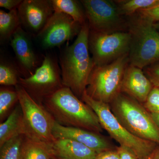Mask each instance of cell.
<instances>
[{"mask_svg": "<svg viewBox=\"0 0 159 159\" xmlns=\"http://www.w3.org/2000/svg\"></svg>", "mask_w": 159, "mask_h": 159, "instance_id": "cell-35", "label": "cell"}, {"mask_svg": "<svg viewBox=\"0 0 159 159\" xmlns=\"http://www.w3.org/2000/svg\"><path fill=\"white\" fill-rule=\"evenodd\" d=\"M54 11L62 12L70 16L81 25L87 22L82 5L74 0H51Z\"/></svg>", "mask_w": 159, "mask_h": 159, "instance_id": "cell-19", "label": "cell"}, {"mask_svg": "<svg viewBox=\"0 0 159 159\" xmlns=\"http://www.w3.org/2000/svg\"><path fill=\"white\" fill-rule=\"evenodd\" d=\"M153 87L142 69L129 64L123 77L121 93L144 104Z\"/></svg>", "mask_w": 159, "mask_h": 159, "instance_id": "cell-14", "label": "cell"}, {"mask_svg": "<svg viewBox=\"0 0 159 159\" xmlns=\"http://www.w3.org/2000/svg\"><path fill=\"white\" fill-rule=\"evenodd\" d=\"M141 17L152 23L159 21V6L152 9L142 10L137 13Z\"/></svg>", "mask_w": 159, "mask_h": 159, "instance_id": "cell-27", "label": "cell"}, {"mask_svg": "<svg viewBox=\"0 0 159 159\" xmlns=\"http://www.w3.org/2000/svg\"><path fill=\"white\" fill-rule=\"evenodd\" d=\"M128 54L108 64L94 66L86 89L89 97L110 104L121 93L123 77L129 64Z\"/></svg>", "mask_w": 159, "mask_h": 159, "instance_id": "cell-6", "label": "cell"}, {"mask_svg": "<svg viewBox=\"0 0 159 159\" xmlns=\"http://www.w3.org/2000/svg\"><path fill=\"white\" fill-rule=\"evenodd\" d=\"M17 10L21 26L36 36L54 12L51 0H24Z\"/></svg>", "mask_w": 159, "mask_h": 159, "instance_id": "cell-12", "label": "cell"}, {"mask_svg": "<svg viewBox=\"0 0 159 159\" xmlns=\"http://www.w3.org/2000/svg\"><path fill=\"white\" fill-rule=\"evenodd\" d=\"M144 159H159V145Z\"/></svg>", "mask_w": 159, "mask_h": 159, "instance_id": "cell-31", "label": "cell"}, {"mask_svg": "<svg viewBox=\"0 0 159 159\" xmlns=\"http://www.w3.org/2000/svg\"><path fill=\"white\" fill-rule=\"evenodd\" d=\"M110 104L113 113L130 133L159 145V128L141 103L121 93Z\"/></svg>", "mask_w": 159, "mask_h": 159, "instance_id": "cell-4", "label": "cell"}, {"mask_svg": "<svg viewBox=\"0 0 159 159\" xmlns=\"http://www.w3.org/2000/svg\"><path fill=\"white\" fill-rule=\"evenodd\" d=\"M42 104L61 125L98 134L102 131L95 112L69 88L63 86L47 97Z\"/></svg>", "mask_w": 159, "mask_h": 159, "instance_id": "cell-1", "label": "cell"}, {"mask_svg": "<svg viewBox=\"0 0 159 159\" xmlns=\"http://www.w3.org/2000/svg\"><path fill=\"white\" fill-rule=\"evenodd\" d=\"M116 148L119 152V159H139L134 152L128 148L121 146Z\"/></svg>", "mask_w": 159, "mask_h": 159, "instance_id": "cell-30", "label": "cell"}, {"mask_svg": "<svg viewBox=\"0 0 159 159\" xmlns=\"http://www.w3.org/2000/svg\"><path fill=\"white\" fill-rule=\"evenodd\" d=\"M152 119L159 128V112L150 113Z\"/></svg>", "mask_w": 159, "mask_h": 159, "instance_id": "cell-32", "label": "cell"}, {"mask_svg": "<svg viewBox=\"0 0 159 159\" xmlns=\"http://www.w3.org/2000/svg\"><path fill=\"white\" fill-rule=\"evenodd\" d=\"M144 104L149 113L159 112V88L153 87Z\"/></svg>", "mask_w": 159, "mask_h": 159, "instance_id": "cell-25", "label": "cell"}, {"mask_svg": "<svg viewBox=\"0 0 159 159\" xmlns=\"http://www.w3.org/2000/svg\"><path fill=\"white\" fill-rule=\"evenodd\" d=\"M54 156L64 159H95V151L77 141L69 139H56L53 144Z\"/></svg>", "mask_w": 159, "mask_h": 159, "instance_id": "cell-16", "label": "cell"}, {"mask_svg": "<svg viewBox=\"0 0 159 159\" xmlns=\"http://www.w3.org/2000/svg\"><path fill=\"white\" fill-rule=\"evenodd\" d=\"M11 45L20 65L31 76L36 67L37 60L29 35L21 26L12 35Z\"/></svg>", "mask_w": 159, "mask_h": 159, "instance_id": "cell-15", "label": "cell"}, {"mask_svg": "<svg viewBox=\"0 0 159 159\" xmlns=\"http://www.w3.org/2000/svg\"><path fill=\"white\" fill-rule=\"evenodd\" d=\"M23 1L22 0H0V7L11 11L18 9Z\"/></svg>", "mask_w": 159, "mask_h": 159, "instance_id": "cell-28", "label": "cell"}, {"mask_svg": "<svg viewBox=\"0 0 159 159\" xmlns=\"http://www.w3.org/2000/svg\"><path fill=\"white\" fill-rule=\"evenodd\" d=\"M23 135L12 138L0 147V159H19Z\"/></svg>", "mask_w": 159, "mask_h": 159, "instance_id": "cell-23", "label": "cell"}, {"mask_svg": "<svg viewBox=\"0 0 159 159\" xmlns=\"http://www.w3.org/2000/svg\"><path fill=\"white\" fill-rule=\"evenodd\" d=\"M85 11L91 31L102 33L124 31L127 22L123 19L114 1L82 0L80 1Z\"/></svg>", "mask_w": 159, "mask_h": 159, "instance_id": "cell-10", "label": "cell"}, {"mask_svg": "<svg viewBox=\"0 0 159 159\" xmlns=\"http://www.w3.org/2000/svg\"><path fill=\"white\" fill-rule=\"evenodd\" d=\"M122 16H132L139 11L159 6V0H118L114 1Z\"/></svg>", "mask_w": 159, "mask_h": 159, "instance_id": "cell-20", "label": "cell"}, {"mask_svg": "<svg viewBox=\"0 0 159 159\" xmlns=\"http://www.w3.org/2000/svg\"><path fill=\"white\" fill-rule=\"evenodd\" d=\"M88 23L83 25L74 43L68 46L60 58L63 85L81 99L95 64L90 56Z\"/></svg>", "mask_w": 159, "mask_h": 159, "instance_id": "cell-2", "label": "cell"}, {"mask_svg": "<svg viewBox=\"0 0 159 159\" xmlns=\"http://www.w3.org/2000/svg\"><path fill=\"white\" fill-rule=\"evenodd\" d=\"M19 102L16 90L6 87L0 89V120L1 122L8 116L13 106Z\"/></svg>", "mask_w": 159, "mask_h": 159, "instance_id": "cell-22", "label": "cell"}, {"mask_svg": "<svg viewBox=\"0 0 159 159\" xmlns=\"http://www.w3.org/2000/svg\"><path fill=\"white\" fill-rule=\"evenodd\" d=\"M130 42L128 31L102 33L89 30V49L95 66L108 64L129 54Z\"/></svg>", "mask_w": 159, "mask_h": 159, "instance_id": "cell-9", "label": "cell"}, {"mask_svg": "<svg viewBox=\"0 0 159 159\" xmlns=\"http://www.w3.org/2000/svg\"><path fill=\"white\" fill-rule=\"evenodd\" d=\"M51 159H64L63 158H61L59 157H57L56 156H53L52 157V158H51Z\"/></svg>", "mask_w": 159, "mask_h": 159, "instance_id": "cell-34", "label": "cell"}, {"mask_svg": "<svg viewBox=\"0 0 159 159\" xmlns=\"http://www.w3.org/2000/svg\"><path fill=\"white\" fill-rule=\"evenodd\" d=\"M22 112L24 135L29 139L53 145L55 138L52 133L54 118L43 104H39L19 84L15 86Z\"/></svg>", "mask_w": 159, "mask_h": 159, "instance_id": "cell-7", "label": "cell"}, {"mask_svg": "<svg viewBox=\"0 0 159 159\" xmlns=\"http://www.w3.org/2000/svg\"><path fill=\"white\" fill-rule=\"evenodd\" d=\"M18 84L41 104L47 97L64 86L57 61L49 55L44 57L41 66L31 76L19 77Z\"/></svg>", "mask_w": 159, "mask_h": 159, "instance_id": "cell-8", "label": "cell"}, {"mask_svg": "<svg viewBox=\"0 0 159 159\" xmlns=\"http://www.w3.org/2000/svg\"><path fill=\"white\" fill-rule=\"evenodd\" d=\"M80 99L95 112L102 129H105L120 146L128 148L139 159H145L159 145L130 133L115 116L109 104L93 99L87 94L86 91Z\"/></svg>", "mask_w": 159, "mask_h": 159, "instance_id": "cell-5", "label": "cell"}, {"mask_svg": "<svg viewBox=\"0 0 159 159\" xmlns=\"http://www.w3.org/2000/svg\"><path fill=\"white\" fill-rule=\"evenodd\" d=\"M23 135L22 112L19 104L9 114L6 121L0 124V147L17 136Z\"/></svg>", "mask_w": 159, "mask_h": 159, "instance_id": "cell-18", "label": "cell"}, {"mask_svg": "<svg viewBox=\"0 0 159 159\" xmlns=\"http://www.w3.org/2000/svg\"><path fill=\"white\" fill-rule=\"evenodd\" d=\"M81 27L67 15L54 11L37 37L44 48H51L77 36Z\"/></svg>", "mask_w": 159, "mask_h": 159, "instance_id": "cell-11", "label": "cell"}, {"mask_svg": "<svg viewBox=\"0 0 159 159\" xmlns=\"http://www.w3.org/2000/svg\"><path fill=\"white\" fill-rule=\"evenodd\" d=\"M144 69V73L153 87H159V62L148 66Z\"/></svg>", "mask_w": 159, "mask_h": 159, "instance_id": "cell-26", "label": "cell"}, {"mask_svg": "<svg viewBox=\"0 0 159 159\" xmlns=\"http://www.w3.org/2000/svg\"><path fill=\"white\" fill-rule=\"evenodd\" d=\"M54 156L53 145L34 141L24 135L19 159H51Z\"/></svg>", "mask_w": 159, "mask_h": 159, "instance_id": "cell-17", "label": "cell"}, {"mask_svg": "<svg viewBox=\"0 0 159 159\" xmlns=\"http://www.w3.org/2000/svg\"><path fill=\"white\" fill-rule=\"evenodd\" d=\"M55 139H69L81 143L97 153L114 149L109 142L99 134L83 129L64 126L55 121L52 129Z\"/></svg>", "mask_w": 159, "mask_h": 159, "instance_id": "cell-13", "label": "cell"}, {"mask_svg": "<svg viewBox=\"0 0 159 159\" xmlns=\"http://www.w3.org/2000/svg\"><path fill=\"white\" fill-rule=\"evenodd\" d=\"M95 159H119L117 148L102 152L98 153Z\"/></svg>", "mask_w": 159, "mask_h": 159, "instance_id": "cell-29", "label": "cell"}, {"mask_svg": "<svg viewBox=\"0 0 159 159\" xmlns=\"http://www.w3.org/2000/svg\"><path fill=\"white\" fill-rule=\"evenodd\" d=\"M19 77L16 71L11 66L1 63L0 65V84L5 86L15 87L18 84Z\"/></svg>", "mask_w": 159, "mask_h": 159, "instance_id": "cell-24", "label": "cell"}, {"mask_svg": "<svg viewBox=\"0 0 159 159\" xmlns=\"http://www.w3.org/2000/svg\"><path fill=\"white\" fill-rule=\"evenodd\" d=\"M154 27L158 31L159 30V21L154 23L153 24Z\"/></svg>", "mask_w": 159, "mask_h": 159, "instance_id": "cell-33", "label": "cell"}, {"mask_svg": "<svg viewBox=\"0 0 159 159\" xmlns=\"http://www.w3.org/2000/svg\"><path fill=\"white\" fill-rule=\"evenodd\" d=\"M21 26L17 9L6 12L0 10V37L6 40L12 37L16 30Z\"/></svg>", "mask_w": 159, "mask_h": 159, "instance_id": "cell-21", "label": "cell"}, {"mask_svg": "<svg viewBox=\"0 0 159 159\" xmlns=\"http://www.w3.org/2000/svg\"><path fill=\"white\" fill-rule=\"evenodd\" d=\"M129 17L127 21L131 34L129 64L143 70L159 62V32L153 23L138 14Z\"/></svg>", "mask_w": 159, "mask_h": 159, "instance_id": "cell-3", "label": "cell"}]
</instances>
